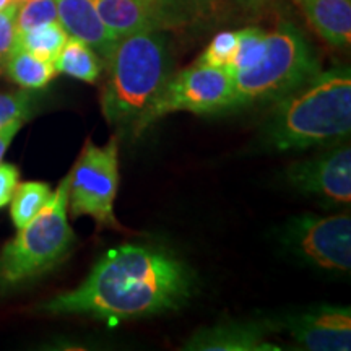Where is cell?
Masks as SVG:
<instances>
[{
  "label": "cell",
  "mask_w": 351,
  "mask_h": 351,
  "mask_svg": "<svg viewBox=\"0 0 351 351\" xmlns=\"http://www.w3.org/2000/svg\"><path fill=\"white\" fill-rule=\"evenodd\" d=\"M191 288V271L169 251L125 244L104 254L80 287L52 298L41 309L124 322L178 309Z\"/></svg>",
  "instance_id": "obj_1"
},
{
  "label": "cell",
  "mask_w": 351,
  "mask_h": 351,
  "mask_svg": "<svg viewBox=\"0 0 351 351\" xmlns=\"http://www.w3.org/2000/svg\"><path fill=\"white\" fill-rule=\"evenodd\" d=\"M351 132L348 67L319 72L304 85L276 99L263 138L278 152L333 143Z\"/></svg>",
  "instance_id": "obj_2"
},
{
  "label": "cell",
  "mask_w": 351,
  "mask_h": 351,
  "mask_svg": "<svg viewBox=\"0 0 351 351\" xmlns=\"http://www.w3.org/2000/svg\"><path fill=\"white\" fill-rule=\"evenodd\" d=\"M101 111L109 125H134L171 77V56L163 33L121 38L106 62Z\"/></svg>",
  "instance_id": "obj_3"
},
{
  "label": "cell",
  "mask_w": 351,
  "mask_h": 351,
  "mask_svg": "<svg viewBox=\"0 0 351 351\" xmlns=\"http://www.w3.org/2000/svg\"><path fill=\"white\" fill-rule=\"evenodd\" d=\"M69 174L47 204L0 252V288L10 289L47 274L64 262L75 244L69 225Z\"/></svg>",
  "instance_id": "obj_4"
},
{
  "label": "cell",
  "mask_w": 351,
  "mask_h": 351,
  "mask_svg": "<svg viewBox=\"0 0 351 351\" xmlns=\"http://www.w3.org/2000/svg\"><path fill=\"white\" fill-rule=\"evenodd\" d=\"M320 72L304 34L295 25L280 23L267 33L262 59L251 69L232 75L234 108L257 101H276L298 90Z\"/></svg>",
  "instance_id": "obj_5"
},
{
  "label": "cell",
  "mask_w": 351,
  "mask_h": 351,
  "mask_svg": "<svg viewBox=\"0 0 351 351\" xmlns=\"http://www.w3.org/2000/svg\"><path fill=\"white\" fill-rule=\"evenodd\" d=\"M232 108L234 85L231 73L225 69L195 62L168 78L150 106L134 122L132 134L138 137L152 124L173 112L208 114Z\"/></svg>",
  "instance_id": "obj_6"
},
{
  "label": "cell",
  "mask_w": 351,
  "mask_h": 351,
  "mask_svg": "<svg viewBox=\"0 0 351 351\" xmlns=\"http://www.w3.org/2000/svg\"><path fill=\"white\" fill-rule=\"evenodd\" d=\"M119 187V142L111 137L104 147L88 140L69 173V207L75 218L91 217L98 226L121 230L114 215Z\"/></svg>",
  "instance_id": "obj_7"
},
{
  "label": "cell",
  "mask_w": 351,
  "mask_h": 351,
  "mask_svg": "<svg viewBox=\"0 0 351 351\" xmlns=\"http://www.w3.org/2000/svg\"><path fill=\"white\" fill-rule=\"evenodd\" d=\"M93 3L119 38L187 28L204 20L215 7V0H93Z\"/></svg>",
  "instance_id": "obj_8"
},
{
  "label": "cell",
  "mask_w": 351,
  "mask_h": 351,
  "mask_svg": "<svg viewBox=\"0 0 351 351\" xmlns=\"http://www.w3.org/2000/svg\"><path fill=\"white\" fill-rule=\"evenodd\" d=\"M296 243L302 256L315 265L328 270H350V215L302 219L296 228Z\"/></svg>",
  "instance_id": "obj_9"
},
{
  "label": "cell",
  "mask_w": 351,
  "mask_h": 351,
  "mask_svg": "<svg viewBox=\"0 0 351 351\" xmlns=\"http://www.w3.org/2000/svg\"><path fill=\"white\" fill-rule=\"evenodd\" d=\"M288 179L296 189L328 200L350 204L351 200V150L348 145L339 150L300 161L289 166Z\"/></svg>",
  "instance_id": "obj_10"
},
{
  "label": "cell",
  "mask_w": 351,
  "mask_h": 351,
  "mask_svg": "<svg viewBox=\"0 0 351 351\" xmlns=\"http://www.w3.org/2000/svg\"><path fill=\"white\" fill-rule=\"evenodd\" d=\"M288 332L302 348L313 351H350V307L319 306L288 320Z\"/></svg>",
  "instance_id": "obj_11"
},
{
  "label": "cell",
  "mask_w": 351,
  "mask_h": 351,
  "mask_svg": "<svg viewBox=\"0 0 351 351\" xmlns=\"http://www.w3.org/2000/svg\"><path fill=\"white\" fill-rule=\"evenodd\" d=\"M56 5L65 33L88 44L106 64L121 38L104 23L93 0H56Z\"/></svg>",
  "instance_id": "obj_12"
},
{
  "label": "cell",
  "mask_w": 351,
  "mask_h": 351,
  "mask_svg": "<svg viewBox=\"0 0 351 351\" xmlns=\"http://www.w3.org/2000/svg\"><path fill=\"white\" fill-rule=\"evenodd\" d=\"M267 324L225 322L200 328L186 341L189 351H276L280 346L267 340Z\"/></svg>",
  "instance_id": "obj_13"
},
{
  "label": "cell",
  "mask_w": 351,
  "mask_h": 351,
  "mask_svg": "<svg viewBox=\"0 0 351 351\" xmlns=\"http://www.w3.org/2000/svg\"><path fill=\"white\" fill-rule=\"evenodd\" d=\"M311 28L337 49L351 43V0H293Z\"/></svg>",
  "instance_id": "obj_14"
},
{
  "label": "cell",
  "mask_w": 351,
  "mask_h": 351,
  "mask_svg": "<svg viewBox=\"0 0 351 351\" xmlns=\"http://www.w3.org/2000/svg\"><path fill=\"white\" fill-rule=\"evenodd\" d=\"M54 67L57 73H65L86 83H96L106 64L88 44L69 36L62 51L54 60Z\"/></svg>",
  "instance_id": "obj_15"
},
{
  "label": "cell",
  "mask_w": 351,
  "mask_h": 351,
  "mask_svg": "<svg viewBox=\"0 0 351 351\" xmlns=\"http://www.w3.org/2000/svg\"><path fill=\"white\" fill-rule=\"evenodd\" d=\"M5 72L13 82L28 90H38L49 85L57 73L54 62L44 60L16 44L7 59Z\"/></svg>",
  "instance_id": "obj_16"
},
{
  "label": "cell",
  "mask_w": 351,
  "mask_h": 351,
  "mask_svg": "<svg viewBox=\"0 0 351 351\" xmlns=\"http://www.w3.org/2000/svg\"><path fill=\"white\" fill-rule=\"evenodd\" d=\"M67 39L69 34L65 33L62 25L59 21H51V23L36 26L25 33H19L15 44L44 60L54 62Z\"/></svg>",
  "instance_id": "obj_17"
},
{
  "label": "cell",
  "mask_w": 351,
  "mask_h": 351,
  "mask_svg": "<svg viewBox=\"0 0 351 351\" xmlns=\"http://www.w3.org/2000/svg\"><path fill=\"white\" fill-rule=\"evenodd\" d=\"M51 187L46 182L19 184L10 200V215L13 225L19 228V230L23 228L29 219L36 217L39 210L51 199Z\"/></svg>",
  "instance_id": "obj_18"
},
{
  "label": "cell",
  "mask_w": 351,
  "mask_h": 351,
  "mask_svg": "<svg viewBox=\"0 0 351 351\" xmlns=\"http://www.w3.org/2000/svg\"><path fill=\"white\" fill-rule=\"evenodd\" d=\"M267 47V33L261 28H244L238 32V43H236L234 57H232L230 67L226 69L228 73L243 72L245 69H251L262 59Z\"/></svg>",
  "instance_id": "obj_19"
},
{
  "label": "cell",
  "mask_w": 351,
  "mask_h": 351,
  "mask_svg": "<svg viewBox=\"0 0 351 351\" xmlns=\"http://www.w3.org/2000/svg\"><path fill=\"white\" fill-rule=\"evenodd\" d=\"M57 20L56 0H25L16 10V34Z\"/></svg>",
  "instance_id": "obj_20"
},
{
  "label": "cell",
  "mask_w": 351,
  "mask_h": 351,
  "mask_svg": "<svg viewBox=\"0 0 351 351\" xmlns=\"http://www.w3.org/2000/svg\"><path fill=\"white\" fill-rule=\"evenodd\" d=\"M236 43H238V32H221L215 36L207 49L202 52L197 62L212 65V67L228 69L232 57H234Z\"/></svg>",
  "instance_id": "obj_21"
},
{
  "label": "cell",
  "mask_w": 351,
  "mask_h": 351,
  "mask_svg": "<svg viewBox=\"0 0 351 351\" xmlns=\"http://www.w3.org/2000/svg\"><path fill=\"white\" fill-rule=\"evenodd\" d=\"M33 96L26 91L0 95V129L13 121H25L32 116Z\"/></svg>",
  "instance_id": "obj_22"
},
{
  "label": "cell",
  "mask_w": 351,
  "mask_h": 351,
  "mask_svg": "<svg viewBox=\"0 0 351 351\" xmlns=\"http://www.w3.org/2000/svg\"><path fill=\"white\" fill-rule=\"evenodd\" d=\"M20 2H13L3 10H0V73L5 70L8 56L16 41V10Z\"/></svg>",
  "instance_id": "obj_23"
},
{
  "label": "cell",
  "mask_w": 351,
  "mask_h": 351,
  "mask_svg": "<svg viewBox=\"0 0 351 351\" xmlns=\"http://www.w3.org/2000/svg\"><path fill=\"white\" fill-rule=\"evenodd\" d=\"M20 171L15 165L0 163V208L10 204L13 192L19 186Z\"/></svg>",
  "instance_id": "obj_24"
},
{
  "label": "cell",
  "mask_w": 351,
  "mask_h": 351,
  "mask_svg": "<svg viewBox=\"0 0 351 351\" xmlns=\"http://www.w3.org/2000/svg\"><path fill=\"white\" fill-rule=\"evenodd\" d=\"M23 124H25V121H13L8 125L0 129V163H2V158H3V155H5L7 148L10 147L13 137L19 134L21 127H23Z\"/></svg>",
  "instance_id": "obj_25"
},
{
  "label": "cell",
  "mask_w": 351,
  "mask_h": 351,
  "mask_svg": "<svg viewBox=\"0 0 351 351\" xmlns=\"http://www.w3.org/2000/svg\"><path fill=\"white\" fill-rule=\"evenodd\" d=\"M13 2H16V0H0V10H3V8H7L8 5H12Z\"/></svg>",
  "instance_id": "obj_26"
},
{
  "label": "cell",
  "mask_w": 351,
  "mask_h": 351,
  "mask_svg": "<svg viewBox=\"0 0 351 351\" xmlns=\"http://www.w3.org/2000/svg\"><path fill=\"white\" fill-rule=\"evenodd\" d=\"M239 2L249 3V5H257V3H262V2H265V0H239Z\"/></svg>",
  "instance_id": "obj_27"
},
{
  "label": "cell",
  "mask_w": 351,
  "mask_h": 351,
  "mask_svg": "<svg viewBox=\"0 0 351 351\" xmlns=\"http://www.w3.org/2000/svg\"><path fill=\"white\" fill-rule=\"evenodd\" d=\"M16 2H25V0H16Z\"/></svg>",
  "instance_id": "obj_28"
}]
</instances>
